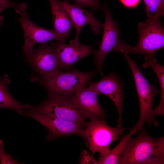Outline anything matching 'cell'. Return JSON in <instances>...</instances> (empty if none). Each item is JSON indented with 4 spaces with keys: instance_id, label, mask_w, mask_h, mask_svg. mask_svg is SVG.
Masks as SVG:
<instances>
[{
    "instance_id": "cell-1",
    "label": "cell",
    "mask_w": 164,
    "mask_h": 164,
    "mask_svg": "<svg viewBox=\"0 0 164 164\" xmlns=\"http://www.w3.org/2000/svg\"><path fill=\"white\" fill-rule=\"evenodd\" d=\"M137 132V137H131L127 142L119 164H164V137L153 138L143 128Z\"/></svg>"
},
{
    "instance_id": "cell-2",
    "label": "cell",
    "mask_w": 164,
    "mask_h": 164,
    "mask_svg": "<svg viewBox=\"0 0 164 164\" xmlns=\"http://www.w3.org/2000/svg\"><path fill=\"white\" fill-rule=\"evenodd\" d=\"M131 46L126 44L121 52L127 61L132 73L139 99L140 106V117L137 123L130 130L136 132L143 128L146 122L148 125L153 123L158 127L159 123L155 119L153 109V100L158 91L154 85L150 84L143 76L136 63L130 57L129 53Z\"/></svg>"
},
{
    "instance_id": "cell-3",
    "label": "cell",
    "mask_w": 164,
    "mask_h": 164,
    "mask_svg": "<svg viewBox=\"0 0 164 164\" xmlns=\"http://www.w3.org/2000/svg\"><path fill=\"white\" fill-rule=\"evenodd\" d=\"M95 70L80 72L74 68L71 71L60 70L46 78H39L40 84L47 91L48 96L74 94L87 84L94 77Z\"/></svg>"
},
{
    "instance_id": "cell-4",
    "label": "cell",
    "mask_w": 164,
    "mask_h": 164,
    "mask_svg": "<svg viewBox=\"0 0 164 164\" xmlns=\"http://www.w3.org/2000/svg\"><path fill=\"white\" fill-rule=\"evenodd\" d=\"M85 126V140L93 155L97 152L104 154L108 152L111 143L119 140L124 131L122 126H109L104 118L90 119Z\"/></svg>"
},
{
    "instance_id": "cell-5",
    "label": "cell",
    "mask_w": 164,
    "mask_h": 164,
    "mask_svg": "<svg viewBox=\"0 0 164 164\" xmlns=\"http://www.w3.org/2000/svg\"><path fill=\"white\" fill-rule=\"evenodd\" d=\"M27 7L26 4L24 2L15 9L16 13L21 15L17 20L21 24L23 32L24 43L22 50L25 58L32 53L36 44L46 43L52 40H55L58 43L64 42L66 39L53 29H45L32 22L26 12Z\"/></svg>"
},
{
    "instance_id": "cell-6",
    "label": "cell",
    "mask_w": 164,
    "mask_h": 164,
    "mask_svg": "<svg viewBox=\"0 0 164 164\" xmlns=\"http://www.w3.org/2000/svg\"><path fill=\"white\" fill-rule=\"evenodd\" d=\"M160 18L149 17L144 22L138 24V41L135 46L131 47L130 53L153 56L164 47V29Z\"/></svg>"
},
{
    "instance_id": "cell-7",
    "label": "cell",
    "mask_w": 164,
    "mask_h": 164,
    "mask_svg": "<svg viewBox=\"0 0 164 164\" xmlns=\"http://www.w3.org/2000/svg\"><path fill=\"white\" fill-rule=\"evenodd\" d=\"M34 111L85 126L86 119L74 106L69 95L48 96L42 104L33 106Z\"/></svg>"
},
{
    "instance_id": "cell-8",
    "label": "cell",
    "mask_w": 164,
    "mask_h": 164,
    "mask_svg": "<svg viewBox=\"0 0 164 164\" xmlns=\"http://www.w3.org/2000/svg\"><path fill=\"white\" fill-rule=\"evenodd\" d=\"M103 10L105 20L103 25L104 32L99 49L94 50L95 63L100 75H103L102 66L104 59L111 52H120L124 43L120 38V33L117 24L113 20L107 5Z\"/></svg>"
},
{
    "instance_id": "cell-9",
    "label": "cell",
    "mask_w": 164,
    "mask_h": 164,
    "mask_svg": "<svg viewBox=\"0 0 164 164\" xmlns=\"http://www.w3.org/2000/svg\"><path fill=\"white\" fill-rule=\"evenodd\" d=\"M30 108L27 110L24 115L36 120L47 129L48 132L47 141H50L59 137L73 134L79 135L85 140L84 126L43 114L33 111Z\"/></svg>"
},
{
    "instance_id": "cell-10",
    "label": "cell",
    "mask_w": 164,
    "mask_h": 164,
    "mask_svg": "<svg viewBox=\"0 0 164 164\" xmlns=\"http://www.w3.org/2000/svg\"><path fill=\"white\" fill-rule=\"evenodd\" d=\"M25 59L40 75L39 78H48L60 70L56 54L47 43L40 44Z\"/></svg>"
},
{
    "instance_id": "cell-11",
    "label": "cell",
    "mask_w": 164,
    "mask_h": 164,
    "mask_svg": "<svg viewBox=\"0 0 164 164\" xmlns=\"http://www.w3.org/2000/svg\"><path fill=\"white\" fill-rule=\"evenodd\" d=\"M99 94L94 90L84 87L69 97L74 106L86 118H105L106 115L99 102Z\"/></svg>"
},
{
    "instance_id": "cell-12",
    "label": "cell",
    "mask_w": 164,
    "mask_h": 164,
    "mask_svg": "<svg viewBox=\"0 0 164 164\" xmlns=\"http://www.w3.org/2000/svg\"><path fill=\"white\" fill-rule=\"evenodd\" d=\"M88 88L95 91L99 94H102L112 101L118 114L117 125L122 126L124 97L121 83L117 75L114 73H111L98 82H91Z\"/></svg>"
},
{
    "instance_id": "cell-13",
    "label": "cell",
    "mask_w": 164,
    "mask_h": 164,
    "mask_svg": "<svg viewBox=\"0 0 164 164\" xmlns=\"http://www.w3.org/2000/svg\"><path fill=\"white\" fill-rule=\"evenodd\" d=\"M50 45L56 52L60 69L70 70V67L80 59L93 52V46H87L71 40L69 44L64 42L52 43Z\"/></svg>"
},
{
    "instance_id": "cell-14",
    "label": "cell",
    "mask_w": 164,
    "mask_h": 164,
    "mask_svg": "<svg viewBox=\"0 0 164 164\" xmlns=\"http://www.w3.org/2000/svg\"><path fill=\"white\" fill-rule=\"evenodd\" d=\"M58 1L67 12L73 22L76 30L73 40L74 41L79 42L81 30L87 24L89 25L94 34L98 35L100 33L103 25L95 19L91 12L87 11L80 6L70 4L67 0L63 2L59 0Z\"/></svg>"
},
{
    "instance_id": "cell-15",
    "label": "cell",
    "mask_w": 164,
    "mask_h": 164,
    "mask_svg": "<svg viewBox=\"0 0 164 164\" xmlns=\"http://www.w3.org/2000/svg\"><path fill=\"white\" fill-rule=\"evenodd\" d=\"M50 5L53 22V29L66 39L70 37L74 27L69 15L58 0H48Z\"/></svg>"
},
{
    "instance_id": "cell-16",
    "label": "cell",
    "mask_w": 164,
    "mask_h": 164,
    "mask_svg": "<svg viewBox=\"0 0 164 164\" xmlns=\"http://www.w3.org/2000/svg\"><path fill=\"white\" fill-rule=\"evenodd\" d=\"M10 81L7 75L0 77V109L3 108L12 109L17 113L24 115L26 110L33 106L21 104L13 97L8 88Z\"/></svg>"
},
{
    "instance_id": "cell-17",
    "label": "cell",
    "mask_w": 164,
    "mask_h": 164,
    "mask_svg": "<svg viewBox=\"0 0 164 164\" xmlns=\"http://www.w3.org/2000/svg\"><path fill=\"white\" fill-rule=\"evenodd\" d=\"M146 61L142 67L146 68L150 66L157 75L161 88V98L159 103L153 110L155 116H163L164 114V67L156 60L153 56H146Z\"/></svg>"
},
{
    "instance_id": "cell-18",
    "label": "cell",
    "mask_w": 164,
    "mask_h": 164,
    "mask_svg": "<svg viewBox=\"0 0 164 164\" xmlns=\"http://www.w3.org/2000/svg\"><path fill=\"white\" fill-rule=\"evenodd\" d=\"M129 133L123 136L118 144L113 149L104 154H100L98 159V164H119L120 157L129 139L136 132L130 130Z\"/></svg>"
},
{
    "instance_id": "cell-19",
    "label": "cell",
    "mask_w": 164,
    "mask_h": 164,
    "mask_svg": "<svg viewBox=\"0 0 164 164\" xmlns=\"http://www.w3.org/2000/svg\"><path fill=\"white\" fill-rule=\"evenodd\" d=\"M145 11L148 17L156 16L160 18L164 15V0H143Z\"/></svg>"
},
{
    "instance_id": "cell-20",
    "label": "cell",
    "mask_w": 164,
    "mask_h": 164,
    "mask_svg": "<svg viewBox=\"0 0 164 164\" xmlns=\"http://www.w3.org/2000/svg\"><path fill=\"white\" fill-rule=\"evenodd\" d=\"M74 4L80 7H87L93 10L97 9L103 10L104 7L96 0H74Z\"/></svg>"
},
{
    "instance_id": "cell-21",
    "label": "cell",
    "mask_w": 164,
    "mask_h": 164,
    "mask_svg": "<svg viewBox=\"0 0 164 164\" xmlns=\"http://www.w3.org/2000/svg\"><path fill=\"white\" fill-rule=\"evenodd\" d=\"M0 161L1 164H20L5 152L2 140H0Z\"/></svg>"
},
{
    "instance_id": "cell-22",
    "label": "cell",
    "mask_w": 164,
    "mask_h": 164,
    "mask_svg": "<svg viewBox=\"0 0 164 164\" xmlns=\"http://www.w3.org/2000/svg\"><path fill=\"white\" fill-rule=\"evenodd\" d=\"M21 4L15 3L10 0H0V29L4 23V18L0 15L1 12L8 8L13 7L17 9L20 6Z\"/></svg>"
},
{
    "instance_id": "cell-23",
    "label": "cell",
    "mask_w": 164,
    "mask_h": 164,
    "mask_svg": "<svg viewBox=\"0 0 164 164\" xmlns=\"http://www.w3.org/2000/svg\"><path fill=\"white\" fill-rule=\"evenodd\" d=\"M80 162L81 164H98L97 161L94 159L93 156L85 150L81 153Z\"/></svg>"
},
{
    "instance_id": "cell-24",
    "label": "cell",
    "mask_w": 164,
    "mask_h": 164,
    "mask_svg": "<svg viewBox=\"0 0 164 164\" xmlns=\"http://www.w3.org/2000/svg\"><path fill=\"white\" fill-rule=\"evenodd\" d=\"M125 6L130 8L135 7L139 3L140 0H120Z\"/></svg>"
},
{
    "instance_id": "cell-25",
    "label": "cell",
    "mask_w": 164,
    "mask_h": 164,
    "mask_svg": "<svg viewBox=\"0 0 164 164\" xmlns=\"http://www.w3.org/2000/svg\"><path fill=\"white\" fill-rule=\"evenodd\" d=\"M97 2H99V0H96Z\"/></svg>"
}]
</instances>
